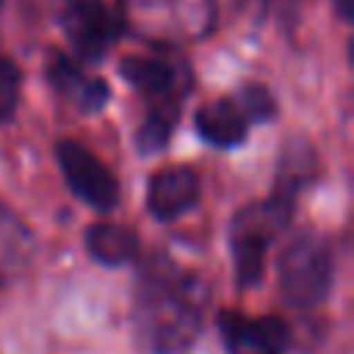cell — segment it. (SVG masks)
<instances>
[{"mask_svg":"<svg viewBox=\"0 0 354 354\" xmlns=\"http://www.w3.org/2000/svg\"><path fill=\"white\" fill-rule=\"evenodd\" d=\"M205 286L168 255L143 261L134 289V324L153 354H183L202 326Z\"/></svg>","mask_w":354,"mask_h":354,"instance_id":"obj_1","label":"cell"},{"mask_svg":"<svg viewBox=\"0 0 354 354\" xmlns=\"http://www.w3.org/2000/svg\"><path fill=\"white\" fill-rule=\"evenodd\" d=\"M122 78L140 93L143 122L134 140L143 156H156L168 149L171 134L180 122V109L193 91V68L174 50H153V53H134L118 62Z\"/></svg>","mask_w":354,"mask_h":354,"instance_id":"obj_2","label":"cell"},{"mask_svg":"<svg viewBox=\"0 0 354 354\" xmlns=\"http://www.w3.org/2000/svg\"><path fill=\"white\" fill-rule=\"evenodd\" d=\"M218 22V0H118V28L174 50L208 37Z\"/></svg>","mask_w":354,"mask_h":354,"instance_id":"obj_3","label":"cell"},{"mask_svg":"<svg viewBox=\"0 0 354 354\" xmlns=\"http://www.w3.org/2000/svg\"><path fill=\"white\" fill-rule=\"evenodd\" d=\"M295 212V196L270 193L264 199H255L243 205L230 221V255H233V274H236L239 289H252L261 283L264 268H268V252L277 243L283 230L289 227Z\"/></svg>","mask_w":354,"mask_h":354,"instance_id":"obj_4","label":"cell"},{"mask_svg":"<svg viewBox=\"0 0 354 354\" xmlns=\"http://www.w3.org/2000/svg\"><path fill=\"white\" fill-rule=\"evenodd\" d=\"M277 283L286 305L299 311L320 308L336 283V252L320 230H299L280 252Z\"/></svg>","mask_w":354,"mask_h":354,"instance_id":"obj_5","label":"cell"},{"mask_svg":"<svg viewBox=\"0 0 354 354\" xmlns=\"http://www.w3.org/2000/svg\"><path fill=\"white\" fill-rule=\"evenodd\" d=\"M53 156L59 162V171L66 177L68 189L75 193V199H81L84 205L97 208V212H112L118 205V199H122L118 177L84 143L62 137V140H56Z\"/></svg>","mask_w":354,"mask_h":354,"instance_id":"obj_6","label":"cell"},{"mask_svg":"<svg viewBox=\"0 0 354 354\" xmlns=\"http://www.w3.org/2000/svg\"><path fill=\"white\" fill-rule=\"evenodd\" d=\"M56 19L81 66L103 59L122 31L106 0H56Z\"/></svg>","mask_w":354,"mask_h":354,"instance_id":"obj_7","label":"cell"},{"mask_svg":"<svg viewBox=\"0 0 354 354\" xmlns=\"http://www.w3.org/2000/svg\"><path fill=\"white\" fill-rule=\"evenodd\" d=\"M218 333L227 354H286L292 333L283 317H249L239 311L218 314Z\"/></svg>","mask_w":354,"mask_h":354,"instance_id":"obj_8","label":"cell"},{"mask_svg":"<svg viewBox=\"0 0 354 354\" xmlns=\"http://www.w3.org/2000/svg\"><path fill=\"white\" fill-rule=\"evenodd\" d=\"M202 199V177L189 165H165L147 180V212L162 224H171Z\"/></svg>","mask_w":354,"mask_h":354,"instance_id":"obj_9","label":"cell"},{"mask_svg":"<svg viewBox=\"0 0 354 354\" xmlns=\"http://www.w3.org/2000/svg\"><path fill=\"white\" fill-rule=\"evenodd\" d=\"M47 81L66 103H72L75 109L87 112V115L103 112L112 100V91H109V84H106V78L91 75L75 56H68V53H50Z\"/></svg>","mask_w":354,"mask_h":354,"instance_id":"obj_10","label":"cell"},{"mask_svg":"<svg viewBox=\"0 0 354 354\" xmlns=\"http://www.w3.org/2000/svg\"><path fill=\"white\" fill-rule=\"evenodd\" d=\"M196 134L214 149H236L249 137V115L243 112V106L236 103V97H218L208 100L196 109Z\"/></svg>","mask_w":354,"mask_h":354,"instance_id":"obj_11","label":"cell"},{"mask_svg":"<svg viewBox=\"0 0 354 354\" xmlns=\"http://www.w3.org/2000/svg\"><path fill=\"white\" fill-rule=\"evenodd\" d=\"M84 249L103 268H122V264H131L137 258L140 243H137V230H131L128 224L93 221L84 230Z\"/></svg>","mask_w":354,"mask_h":354,"instance_id":"obj_12","label":"cell"},{"mask_svg":"<svg viewBox=\"0 0 354 354\" xmlns=\"http://www.w3.org/2000/svg\"><path fill=\"white\" fill-rule=\"evenodd\" d=\"M28 258L31 230L6 202H0V283H10L19 270H25Z\"/></svg>","mask_w":354,"mask_h":354,"instance_id":"obj_13","label":"cell"},{"mask_svg":"<svg viewBox=\"0 0 354 354\" xmlns=\"http://www.w3.org/2000/svg\"><path fill=\"white\" fill-rule=\"evenodd\" d=\"M22 97V72L10 56L0 53V124H10Z\"/></svg>","mask_w":354,"mask_h":354,"instance_id":"obj_14","label":"cell"},{"mask_svg":"<svg viewBox=\"0 0 354 354\" xmlns=\"http://www.w3.org/2000/svg\"><path fill=\"white\" fill-rule=\"evenodd\" d=\"M236 103L243 106V112L249 115V122H270L277 115V100L264 84H245L239 87Z\"/></svg>","mask_w":354,"mask_h":354,"instance_id":"obj_15","label":"cell"},{"mask_svg":"<svg viewBox=\"0 0 354 354\" xmlns=\"http://www.w3.org/2000/svg\"><path fill=\"white\" fill-rule=\"evenodd\" d=\"M333 3H336L339 19H342V22H351V19H354V6H351V0H333Z\"/></svg>","mask_w":354,"mask_h":354,"instance_id":"obj_16","label":"cell"}]
</instances>
